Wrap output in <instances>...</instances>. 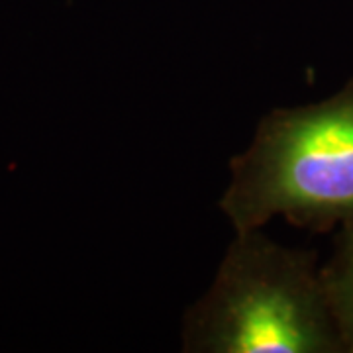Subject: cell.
Segmentation results:
<instances>
[{"mask_svg":"<svg viewBox=\"0 0 353 353\" xmlns=\"http://www.w3.org/2000/svg\"><path fill=\"white\" fill-rule=\"evenodd\" d=\"M230 171L220 208L236 234L275 216L310 228L353 220V83L328 101L267 114Z\"/></svg>","mask_w":353,"mask_h":353,"instance_id":"cell-1","label":"cell"},{"mask_svg":"<svg viewBox=\"0 0 353 353\" xmlns=\"http://www.w3.org/2000/svg\"><path fill=\"white\" fill-rule=\"evenodd\" d=\"M322 287L341 340L353 347V228L341 243L334 265L324 273Z\"/></svg>","mask_w":353,"mask_h":353,"instance_id":"cell-3","label":"cell"},{"mask_svg":"<svg viewBox=\"0 0 353 353\" xmlns=\"http://www.w3.org/2000/svg\"><path fill=\"white\" fill-rule=\"evenodd\" d=\"M341 341L308 259L259 230L236 234L183 328V350L194 353H320Z\"/></svg>","mask_w":353,"mask_h":353,"instance_id":"cell-2","label":"cell"}]
</instances>
